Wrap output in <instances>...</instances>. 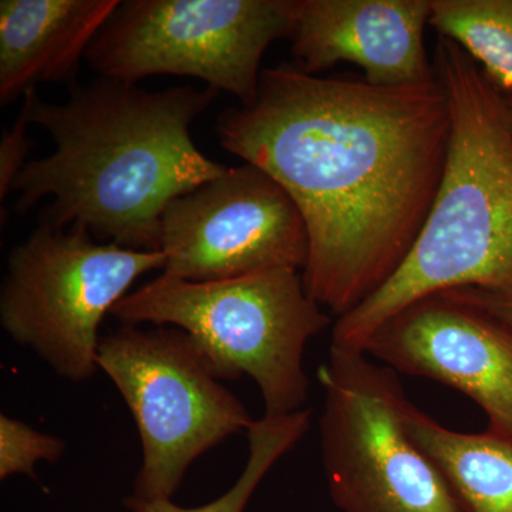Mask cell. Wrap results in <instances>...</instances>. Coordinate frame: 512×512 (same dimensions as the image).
<instances>
[{
    "mask_svg": "<svg viewBox=\"0 0 512 512\" xmlns=\"http://www.w3.org/2000/svg\"><path fill=\"white\" fill-rule=\"evenodd\" d=\"M217 131L295 202L309 241L303 285L339 319L416 244L446 167L451 114L437 79L376 86L282 64L262 70L255 99L225 111Z\"/></svg>",
    "mask_w": 512,
    "mask_h": 512,
    "instance_id": "cell-1",
    "label": "cell"
},
{
    "mask_svg": "<svg viewBox=\"0 0 512 512\" xmlns=\"http://www.w3.org/2000/svg\"><path fill=\"white\" fill-rule=\"evenodd\" d=\"M217 94L211 87L153 93L101 77L76 87L63 104L46 103L29 90L22 109L56 150L20 171L12 187L16 211L49 197L42 225L82 227L106 244L160 251L167 205L228 170L205 157L191 137V124Z\"/></svg>",
    "mask_w": 512,
    "mask_h": 512,
    "instance_id": "cell-2",
    "label": "cell"
},
{
    "mask_svg": "<svg viewBox=\"0 0 512 512\" xmlns=\"http://www.w3.org/2000/svg\"><path fill=\"white\" fill-rule=\"evenodd\" d=\"M451 136L426 224L406 261L336 320L332 345L362 350L390 316L431 293L474 288L512 296V117L503 93L453 40L434 50Z\"/></svg>",
    "mask_w": 512,
    "mask_h": 512,
    "instance_id": "cell-3",
    "label": "cell"
},
{
    "mask_svg": "<svg viewBox=\"0 0 512 512\" xmlns=\"http://www.w3.org/2000/svg\"><path fill=\"white\" fill-rule=\"evenodd\" d=\"M111 315L124 325L173 326L200 343L215 375L254 380L266 416L305 409L308 343L332 318L303 285L302 272L271 268L222 281L163 274L128 293Z\"/></svg>",
    "mask_w": 512,
    "mask_h": 512,
    "instance_id": "cell-4",
    "label": "cell"
},
{
    "mask_svg": "<svg viewBox=\"0 0 512 512\" xmlns=\"http://www.w3.org/2000/svg\"><path fill=\"white\" fill-rule=\"evenodd\" d=\"M97 366L119 389L140 433L134 500H171L198 457L254 424L183 329L123 325L100 339Z\"/></svg>",
    "mask_w": 512,
    "mask_h": 512,
    "instance_id": "cell-5",
    "label": "cell"
},
{
    "mask_svg": "<svg viewBox=\"0 0 512 512\" xmlns=\"http://www.w3.org/2000/svg\"><path fill=\"white\" fill-rule=\"evenodd\" d=\"M165 268L161 251L97 241L82 227L40 225L13 249L0 289V323L70 382L97 372L101 320L141 275Z\"/></svg>",
    "mask_w": 512,
    "mask_h": 512,
    "instance_id": "cell-6",
    "label": "cell"
},
{
    "mask_svg": "<svg viewBox=\"0 0 512 512\" xmlns=\"http://www.w3.org/2000/svg\"><path fill=\"white\" fill-rule=\"evenodd\" d=\"M323 467L342 512H458L443 477L410 437L400 377L362 350L330 348L319 370Z\"/></svg>",
    "mask_w": 512,
    "mask_h": 512,
    "instance_id": "cell-7",
    "label": "cell"
},
{
    "mask_svg": "<svg viewBox=\"0 0 512 512\" xmlns=\"http://www.w3.org/2000/svg\"><path fill=\"white\" fill-rule=\"evenodd\" d=\"M292 23V0H127L86 60L101 79L195 77L245 106L258 93L266 49L289 37Z\"/></svg>",
    "mask_w": 512,
    "mask_h": 512,
    "instance_id": "cell-8",
    "label": "cell"
},
{
    "mask_svg": "<svg viewBox=\"0 0 512 512\" xmlns=\"http://www.w3.org/2000/svg\"><path fill=\"white\" fill-rule=\"evenodd\" d=\"M160 251L163 274L210 282L271 268L302 272L309 241L288 192L261 168L244 163L167 205Z\"/></svg>",
    "mask_w": 512,
    "mask_h": 512,
    "instance_id": "cell-9",
    "label": "cell"
},
{
    "mask_svg": "<svg viewBox=\"0 0 512 512\" xmlns=\"http://www.w3.org/2000/svg\"><path fill=\"white\" fill-rule=\"evenodd\" d=\"M362 352L397 375L453 387L484 410L488 429L512 437V328L451 291L404 306Z\"/></svg>",
    "mask_w": 512,
    "mask_h": 512,
    "instance_id": "cell-10",
    "label": "cell"
},
{
    "mask_svg": "<svg viewBox=\"0 0 512 512\" xmlns=\"http://www.w3.org/2000/svg\"><path fill=\"white\" fill-rule=\"evenodd\" d=\"M430 12V0H292L296 67L319 76L355 64L376 86L434 82L424 46Z\"/></svg>",
    "mask_w": 512,
    "mask_h": 512,
    "instance_id": "cell-11",
    "label": "cell"
},
{
    "mask_svg": "<svg viewBox=\"0 0 512 512\" xmlns=\"http://www.w3.org/2000/svg\"><path fill=\"white\" fill-rule=\"evenodd\" d=\"M119 0H2L0 101L37 83L70 82Z\"/></svg>",
    "mask_w": 512,
    "mask_h": 512,
    "instance_id": "cell-12",
    "label": "cell"
},
{
    "mask_svg": "<svg viewBox=\"0 0 512 512\" xmlns=\"http://www.w3.org/2000/svg\"><path fill=\"white\" fill-rule=\"evenodd\" d=\"M404 424L443 477L458 512H512V437L447 429L412 402Z\"/></svg>",
    "mask_w": 512,
    "mask_h": 512,
    "instance_id": "cell-13",
    "label": "cell"
},
{
    "mask_svg": "<svg viewBox=\"0 0 512 512\" xmlns=\"http://www.w3.org/2000/svg\"><path fill=\"white\" fill-rule=\"evenodd\" d=\"M429 25L453 40L500 92H512V0H430Z\"/></svg>",
    "mask_w": 512,
    "mask_h": 512,
    "instance_id": "cell-14",
    "label": "cell"
},
{
    "mask_svg": "<svg viewBox=\"0 0 512 512\" xmlns=\"http://www.w3.org/2000/svg\"><path fill=\"white\" fill-rule=\"evenodd\" d=\"M311 410L265 416L255 420L247 431L249 457L237 483L217 500L202 507L183 508L171 500L138 501L127 497L131 512H244L252 494L279 458L292 450L311 427Z\"/></svg>",
    "mask_w": 512,
    "mask_h": 512,
    "instance_id": "cell-15",
    "label": "cell"
},
{
    "mask_svg": "<svg viewBox=\"0 0 512 512\" xmlns=\"http://www.w3.org/2000/svg\"><path fill=\"white\" fill-rule=\"evenodd\" d=\"M66 444L59 437L37 431L12 417L0 416V478L36 477L39 461L55 463L63 456Z\"/></svg>",
    "mask_w": 512,
    "mask_h": 512,
    "instance_id": "cell-16",
    "label": "cell"
},
{
    "mask_svg": "<svg viewBox=\"0 0 512 512\" xmlns=\"http://www.w3.org/2000/svg\"><path fill=\"white\" fill-rule=\"evenodd\" d=\"M30 121L25 110H20L18 119L5 130L0 141V198L2 201L12 191L13 183L28 161L33 141L29 137Z\"/></svg>",
    "mask_w": 512,
    "mask_h": 512,
    "instance_id": "cell-17",
    "label": "cell"
},
{
    "mask_svg": "<svg viewBox=\"0 0 512 512\" xmlns=\"http://www.w3.org/2000/svg\"><path fill=\"white\" fill-rule=\"evenodd\" d=\"M451 292L512 328V296L474 288L453 289Z\"/></svg>",
    "mask_w": 512,
    "mask_h": 512,
    "instance_id": "cell-18",
    "label": "cell"
},
{
    "mask_svg": "<svg viewBox=\"0 0 512 512\" xmlns=\"http://www.w3.org/2000/svg\"><path fill=\"white\" fill-rule=\"evenodd\" d=\"M505 99H507L508 107H510L511 117H512V92L507 93V96H505Z\"/></svg>",
    "mask_w": 512,
    "mask_h": 512,
    "instance_id": "cell-19",
    "label": "cell"
}]
</instances>
